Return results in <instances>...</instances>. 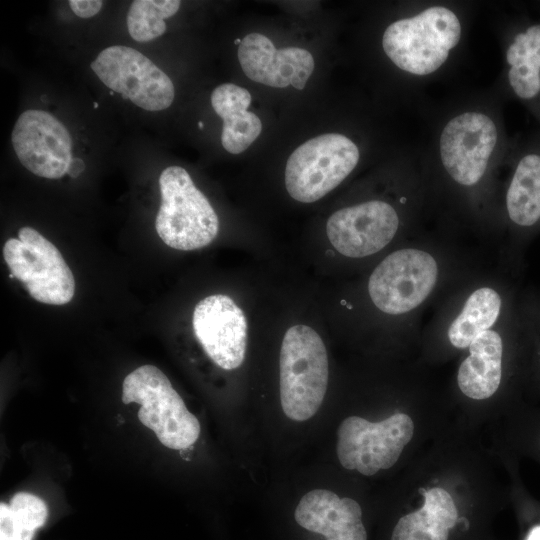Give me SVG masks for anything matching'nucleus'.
Returning <instances> with one entry per match:
<instances>
[{
  "label": "nucleus",
  "mask_w": 540,
  "mask_h": 540,
  "mask_svg": "<svg viewBox=\"0 0 540 540\" xmlns=\"http://www.w3.org/2000/svg\"><path fill=\"white\" fill-rule=\"evenodd\" d=\"M438 273V263L429 252L403 248L386 256L373 270L368 293L380 311L402 315L416 309L428 298Z\"/></svg>",
  "instance_id": "obj_9"
},
{
  "label": "nucleus",
  "mask_w": 540,
  "mask_h": 540,
  "mask_svg": "<svg viewBox=\"0 0 540 540\" xmlns=\"http://www.w3.org/2000/svg\"><path fill=\"white\" fill-rule=\"evenodd\" d=\"M237 55L249 79L275 88L292 85L302 90L314 70L309 51L299 47L276 49L269 38L259 33L246 35Z\"/></svg>",
  "instance_id": "obj_15"
},
{
  "label": "nucleus",
  "mask_w": 540,
  "mask_h": 540,
  "mask_svg": "<svg viewBox=\"0 0 540 540\" xmlns=\"http://www.w3.org/2000/svg\"><path fill=\"white\" fill-rule=\"evenodd\" d=\"M3 256L11 275L38 302L64 305L75 293L73 273L57 247L31 227H22L18 238H9Z\"/></svg>",
  "instance_id": "obj_7"
},
{
  "label": "nucleus",
  "mask_w": 540,
  "mask_h": 540,
  "mask_svg": "<svg viewBox=\"0 0 540 540\" xmlns=\"http://www.w3.org/2000/svg\"><path fill=\"white\" fill-rule=\"evenodd\" d=\"M47 515L42 499L28 492L16 493L10 504H0V540H32Z\"/></svg>",
  "instance_id": "obj_22"
},
{
  "label": "nucleus",
  "mask_w": 540,
  "mask_h": 540,
  "mask_svg": "<svg viewBox=\"0 0 540 540\" xmlns=\"http://www.w3.org/2000/svg\"><path fill=\"white\" fill-rule=\"evenodd\" d=\"M84 161L79 157H73L68 167L67 174L72 178H77L84 171Z\"/></svg>",
  "instance_id": "obj_25"
},
{
  "label": "nucleus",
  "mask_w": 540,
  "mask_h": 540,
  "mask_svg": "<svg viewBox=\"0 0 540 540\" xmlns=\"http://www.w3.org/2000/svg\"><path fill=\"white\" fill-rule=\"evenodd\" d=\"M94 108H95V109L98 108V103H97V102L94 103Z\"/></svg>",
  "instance_id": "obj_28"
},
{
  "label": "nucleus",
  "mask_w": 540,
  "mask_h": 540,
  "mask_svg": "<svg viewBox=\"0 0 540 540\" xmlns=\"http://www.w3.org/2000/svg\"><path fill=\"white\" fill-rule=\"evenodd\" d=\"M359 503L340 498L326 489H314L299 501L294 518L304 529L323 535L326 540H367Z\"/></svg>",
  "instance_id": "obj_17"
},
{
  "label": "nucleus",
  "mask_w": 540,
  "mask_h": 540,
  "mask_svg": "<svg viewBox=\"0 0 540 540\" xmlns=\"http://www.w3.org/2000/svg\"><path fill=\"white\" fill-rule=\"evenodd\" d=\"M21 164L33 174L59 179L67 174L72 157V138L65 125L52 114L36 109L24 111L11 134Z\"/></svg>",
  "instance_id": "obj_11"
},
{
  "label": "nucleus",
  "mask_w": 540,
  "mask_h": 540,
  "mask_svg": "<svg viewBox=\"0 0 540 540\" xmlns=\"http://www.w3.org/2000/svg\"><path fill=\"white\" fill-rule=\"evenodd\" d=\"M414 433L412 419L396 413L380 422L359 416L344 419L337 431V456L347 470L372 476L391 468Z\"/></svg>",
  "instance_id": "obj_8"
},
{
  "label": "nucleus",
  "mask_w": 540,
  "mask_h": 540,
  "mask_svg": "<svg viewBox=\"0 0 540 540\" xmlns=\"http://www.w3.org/2000/svg\"><path fill=\"white\" fill-rule=\"evenodd\" d=\"M91 68L111 91L144 110L161 111L174 100L169 76L134 48L109 46L92 61Z\"/></svg>",
  "instance_id": "obj_10"
},
{
  "label": "nucleus",
  "mask_w": 540,
  "mask_h": 540,
  "mask_svg": "<svg viewBox=\"0 0 540 540\" xmlns=\"http://www.w3.org/2000/svg\"><path fill=\"white\" fill-rule=\"evenodd\" d=\"M462 34V20L454 9L429 5L389 24L382 36V48L401 71L426 77L447 63Z\"/></svg>",
  "instance_id": "obj_1"
},
{
  "label": "nucleus",
  "mask_w": 540,
  "mask_h": 540,
  "mask_svg": "<svg viewBox=\"0 0 540 540\" xmlns=\"http://www.w3.org/2000/svg\"><path fill=\"white\" fill-rule=\"evenodd\" d=\"M159 187L161 204L155 227L161 240L181 251L209 245L218 234V216L189 173L180 166H169L159 177Z\"/></svg>",
  "instance_id": "obj_4"
},
{
  "label": "nucleus",
  "mask_w": 540,
  "mask_h": 540,
  "mask_svg": "<svg viewBox=\"0 0 540 540\" xmlns=\"http://www.w3.org/2000/svg\"><path fill=\"white\" fill-rule=\"evenodd\" d=\"M525 540H540V524L529 530Z\"/></svg>",
  "instance_id": "obj_26"
},
{
  "label": "nucleus",
  "mask_w": 540,
  "mask_h": 540,
  "mask_svg": "<svg viewBox=\"0 0 540 540\" xmlns=\"http://www.w3.org/2000/svg\"><path fill=\"white\" fill-rule=\"evenodd\" d=\"M358 146L340 133L312 138L296 148L287 160L285 186L289 195L312 203L336 188L357 166Z\"/></svg>",
  "instance_id": "obj_6"
},
{
  "label": "nucleus",
  "mask_w": 540,
  "mask_h": 540,
  "mask_svg": "<svg viewBox=\"0 0 540 540\" xmlns=\"http://www.w3.org/2000/svg\"><path fill=\"white\" fill-rule=\"evenodd\" d=\"M504 62L510 94L540 121V20L519 19L511 27Z\"/></svg>",
  "instance_id": "obj_16"
},
{
  "label": "nucleus",
  "mask_w": 540,
  "mask_h": 540,
  "mask_svg": "<svg viewBox=\"0 0 540 540\" xmlns=\"http://www.w3.org/2000/svg\"><path fill=\"white\" fill-rule=\"evenodd\" d=\"M502 310V297L491 287H480L466 299L462 310L448 328L450 343L464 349L482 332L491 329Z\"/></svg>",
  "instance_id": "obj_21"
},
{
  "label": "nucleus",
  "mask_w": 540,
  "mask_h": 540,
  "mask_svg": "<svg viewBox=\"0 0 540 540\" xmlns=\"http://www.w3.org/2000/svg\"><path fill=\"white\" fill-rule=\"evenodd\" d=\"M539 324H540V322H539Z\"/></svg>",
  "instance_id": "obj_30"
},
{
  "label": "nucleus",
  "mask_w": 540,
  "mask_h": 540,
  "mask_svg": "<svg viewBox=\"0 0 540 540\" xmlns=\"http://www.w3.org/2000/svg\"><path fill=\"white\" fill-rule=\"evenodd\" d=\"M122 401L140 404L139 420L167 448L188 449L200 435L198 419L156 366H140L125 377Z\"/></svg>",
  "instance_id": "obj_5"
},
{
  "label": "nucleus",
  "mask_w": 540,
  "mask_h": 540,
  "mask_svg": "<svg viewBox=\"0 0 540 540\" xmlns=\"http://www.w3.org/2000/svg\"><path fill=\"white\" fill-rule=\"evenodd\" d=\"M400 219L396 209L382 200H370L334 212L326 224L333 247L350 258L375 254L396 235Z\"/></svg>",
  "instance_id": "obj_12"
},
{
  "label": "nucleus",
  "mask_w": 540,
  "mask_h": 540,
  "mask_svg": "<svg viewBox=\"0 0 540 540\" xmlns=\"http://www.w3.org/2000/svg\"><path fill=\"white\" fill-rule=\"evenodd\" d=\"M178 0H135L127 13L130 36L138 42L154 40L166 31L165 19L179 10Z\"/></svg>",
  "instance_id": "obj_23"
},
{
  "label": "nucleus",
  "mask_w": 540,
  "mask_h": 540,
  "mask_svg": "<svg viewBox=\"0 0 540 540\" xmlns=\"http://www.w3.org/2000/svg\"><path fill=\"white\" fill-rule=\"evenodd\" d=\"M196 338L219 367L232 370L243 363L247 346V321L243 311L227 295L202 299L192 318Z\"/></svg>",
  "instance_id": "obj_13"
},
{
  "label": "nucleus",
  "mask_w": 540,
  "mask_h": 540,
  "mask_svg": "<svg viewBox=\"0 0 540 540\" xmlns=\"http://www.w3.org/2000/svg\"><path fill=\"white\" fill-rule=\"evenodd\" d=\"M250 92L233 83L217 86L211 93V105L223 120L221 143L231 154L246 150L262 130L260 118L248 111Z\"/></svg>",
  "instance_id": "obj_19"
},
{
  "label": "nucleus",
  "mask_w": 540,
  "mask_h": 540,
  "mask_svg": "<svg viewBox=\"0 0 540 540\" xmlns=\"http://www.w3.org/2000/svg\"><path fill=\"white\" fill-rule=\"evenodd\" d=\"M279 372L285 415L295 421L313 417L325 397L329 375L324 342L313 328L299 324L285 332Z\"/></svg>",
  "instance_id": "obj_3"
},
{
  "label": "nucleus",
  "mask_w": 540,
  "mask_h": 540,
  "mask_svg": "<svg viewBox=\"0 0 540 540\" xmlns=\"http://www.w3.org/2000/svg\"><path fill=\"white\" fill-rule=\"evenodd\" d=\"M503 340L493 330L479 334L469 346V356L461 363L457 382L469 398L482 400L491 397L502 379Z\"/></svg>",
  "instance_id": "obj_18"
},
{
  "label": "nucleus",
  "mask_w": 540,
  "mask_h": 540,
  "mask_svg": "<svg viewBox=\"0 0 540 540\" xmlns=\"http://www.w3.org/2000/svg\"><path fill=\"white\" fill-rule=\"evenodd\" d=\"M511 173L505 189L508 223L521 234L540 229V132L517 141L507 153Z\"/></svg>",
  "instance_id": "obj_14"
},
{
  "label": "nucleus",
  "mask_w": 540,
  "mask_h": 540,
  "mask_svg": "<svg viewBox=\"0 0 540 540\" xmlns=\"http://www.w3.org/2000/svg\"><path fill=\"white\" fill-rule=\"evenodd\" d=\"M68 4L78 17L91 18L101 10L103 2L100 0H70Z\"/></svg>",
  "instance_id": "obj_24"
},
{
  "label": "nucleus",
  "mask_w": 540,
  "mask_h": 540,
  "mask_svg": "<svg viewBox=\"0 0 540 540\" xmlns=\"http://www.w3.org/2000/svg\"><path fill=\"white\" fill-rule=\"evenodd\" d=\"M198 127H199L200 129H203L204 125H203V122H202V121H199V122H198Z\"/></svg>",
  "instance_id": "obj_27"
},
{
  "label": "nucleus",
  "mask_w": 540,
  "mask_h": 540,
  "mask_svg": "<svg viewBox=\"0 0 540 540\" xmlns=\"http://www.w3.org/2000/svg\"><path fill=\"white\" fill-rule=\"evenodd\" d=\"M509 149L500 119L481 107H468L450 116L436 143L441 169L463 188L479 185L495 158L505 157Z\"/></svg>",
  "instance_id": "obj_2"
},
{
  "label": "nucleus",
  "mask_w": 540,
  "mask_h": 540,
  "mask_svg": "<svg viewBox=\"0 0 540 540\" xmlns=\"http://www.w3.org/2000/svg\"><path fill=\"white\" fill-rule=\"evenodd\" d=\"M109 94L112 96L114 95V91H110Z\"/></svg>",
  "instance_id": "obj_29"
},
{
  "label": "nucleus",
  "mask_w": 540,
  "mask_h": 540,
  "mask_svg": "<svg viewBox=\"0 0 540 540\" xmlns=\"http://www.w3.org/2000/svg\"><path fill=\"white\" fill-rule=\"evenodd\" d=\"M422 507L397 522L391 540H448V533L458 519L451 495L441 487L420 490Z\"/></svg>",
  "instance_id": "obj_20"
}]
</instances>
